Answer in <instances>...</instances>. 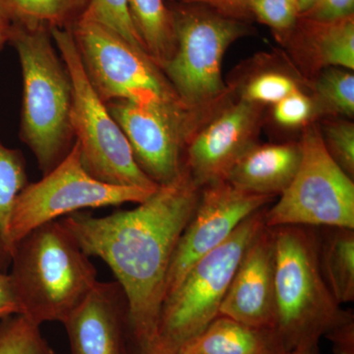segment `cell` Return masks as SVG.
Masks as SVG:
<instances>
[{
	"instance_id": "6da1fadb",
	"label": "cell",
	"mask_w": 354,
	"mask_h": 354,
	"mask_svg": "<svg viewBox=\"0 0 354 354\" xmlns=\"http://www.w3.org/2000/svg\"><path fill=\"white\" fill-rule=\"evenodd\" d=\"M201 190L183 165L180 176L136 208L106 216L80 211L60 218L88 257L109 266L124 291L136 348L155 346L172 256Z\"/></svg>"
},
{
	"instance_id": "7a4b0ae2",
	"label": "cell",
	"mask_w": 354,
	"mask_h": 354,
	"mask_svg": "<svg viewBox=\"0 0 354 354\" xmlns=\"http://www.w3.org/2000/svg\"><path fill=\"white\" fill-rule=\"evenodd\" d=\"M9 272L23 315L64 324L97 283V272L62 221L34 228L14 245Z\"/></svg>"
},
{
	"instance_id": "3957f363",
	"label": "cell",
	"mask_w": 354,
	"mask_h": 354,
	"mask_svg": "<svg viewBox=\"0 0 354 354\" xmlns=\"http://www.w3.org/2000/svg\"><path fill=\"white\" fill-rule=\"evenodd\" d=\"M19 57L23 78L20 137L48 174L73 147V86L50 31L14 23L9 41Z\"/></svg>"
},
{
	"instance_id": "277c9868",
	"label": "cell",
	"mask_w": 354,
	"mask_h": 354,
	"mask_svg": "<svg viewBox=\"0 0 354 354\" xmlns=\"http://www.w3.org/2000/svg\"><path fill=\"white\" fill-rule=\"evenodd\" d=\"M274 235V324L283 351L320 341L344 310L319 262V239L309 227H271Z\"/></svg>"
},
{
	"instance_id": "5b68a950",
	"label": "cell",
	"mask_w": 354,
	"mask_h": 354,
	"mask_svg": "<svg viewBox=\"0 0 354 354\" xmlns=\"http://www.w3.org/2000/svg\"><path fill=\"white\" fill-rule=\"evenodd\" d=\"M171 9L176 50L160 70L184 106L215 113L232 97V88L225 87L221 76L223 57L251 28L246 21L200 4L176 3Z\"/></svg>"
},
{
	"instance_id": "8992f818",
	"label": "cell",
	"mask_w": 354,
	"mask_h": 354,
	"mask_svg": "<svg viewBox=\"0 0 354 354\" xmlns=\"http://www.w3.org/2000/svg\"><path fill=\"white\" fill-rule=\"evenodd\" d=\"M263 208L242 221L232 235L191 267L165 298L151 353L176 354L216 317L237 265L247 247L265 227ZM143 351V349H142Z\"/></svg>"
},
{
	"instance_id": "52a82bcc",
	"label": "cell",
	"mask_w": 354,
	"mask_h": 354,
	"mask_svg": "<svg viewBox=\"0 0 354 354\" xmlns=\"http://www.w3.org/2000/svg\"><path fill=\"white\" fill-rule=\"evenodd\" d=\"M50 31L73 86L71 124L84 169L102 183L157 190L158 186L141 171L124 133L88 82L71 30Z\"/></svg>"
},
{
	"instance_id": "ba28073f",
	"label": "cell",
	"mask_w": 354,
	"mask_h": 354,
	"mask_svg": "<svg viewBox=\"0 0 354 354\" xmlns=\"http://www.w3.org/2000/svg\"><path fill=\"white\" fill-rule=\"evenodd\" d=\"M299 143V167L279 201L266 211V227L354 230L353 179L330 158L319 124H307Z\"/></svg>"
},
{
	"instance_id": "9c48e42d",
	"label": "cell",
	"mask_w": 354,
	"mask_h": 354,
	"mask_svg": "<svg viewBox=\"0 0 354 354\" xmlns=\"http://www.w3.org/2000/svg\"><path fill=\"white\" fill-rule=\"evenodd\" d=\"M70 30L88 82L104 104L179 100L150 57L106 26L82 16Z\"/></svg>"
},
{
	"instance_id": "30bf717a",
	"label": "cell",
	"mask_w": 354,
	"mask_h": 354,
	"mask_svg": "<svg viewBox=\"0 0 354 354\" xmlns=\"http://www.w3.org/2000/svg\"><path fill=\"white\" fill-rule=\"evenodd\" d=\"M156 191V190H155ZM155 191L111 185L84 169L78 145L41 180L29 183L14 203L9 234L13 246L34 228L84 209L146 201Z\"/></svg>"
},
{
	"instance_id": "8fae6325",
	"label": "cell",
	"mask_w": 354,
	"mask_h": 354,
	"mask_svg": "<svg viewBox=\"0 0 354 354\" xmlns=\"http://www.w3.org/2000/svg\"><path fill=\"white\" fill-rule=\"evenodd\" d=\"M106 106L124 133L137 165L158 186L180 176L188 142L216 113L192 111L179 100L151 104L118 100Z\"/></svg>"
},
{
	"instance_id": "7c38bea8",
	"label": "cell",
	"mask_w": 354,
	"mask_h": 354,
	"mask_svg": "<svg viewBox=\"0 0 354 354\" xmlns=\"http://www.w3.org/2000/svg\"><path fill=\"white\" fill-rule=\"evenodd\" d=\"M274 199L237 189L225 180L202 187L197 208L172 256L165 299L197 261L227 241L242 221Z\"/></svg>"
},
{
	"instance_id": "4fadbf2b",
	"label": "cell",
	"mask_w": 354,
	"mask_h": 354,
	"mask_svg": "<svg viewBox=\"0 0 354 354\" xmlns=\"http://www.w3.org/2000/svg\"><path fill=\"white\" fill-rule=\"evenodd\" d=\"M265 106L225 102L198 128L184 151L183 165L200 186L225 180L237 160L257 143Z\"/></svg>"
},
{
	"instance_id": "5bb4252c",
	"label": "cell",
	"mask_w": 354,
	"mask_h": 354,
	"mask_svg": "<svg viewBox=\"0 0 354 354\" xmlns=\"http://www.w3.org/2000/svg\"><path fill=\"white\" fill-rule=\"evenodd\" d=\"M276 248L271 227L256 235L242 255L220 307V315L272 330L274 324Z\"/></svg>"
},
{
	"instance_id": "9a60e30c",
	"label": "cell",
	"mask_w": 354,
	"mask_h": 354,
	"mask_svg": "<svg viewBox=\"0 0 354 354\" xmlns=\"http://www.w3.org/2000/svg\"><path fill=\"white\" fill-rule=\"evenodd\" d=\"M64 325L71 354H128L127 299L116 281H97Z\"/></svg>"
},
{
	"instance_id": "2e32d148",
	"label": "cell",
	"mask_w": 354,
	"mask_h": 354,
	"mask_svg": "<svg viewBox=\"0 0 354 354\" xmlns=\"http://www.w3.org/2000/svg\"><path fill=\"white\" fill-rule=\"evenodd\" d=\"M304 71L317 74L328 67L354 69V15L334 21L300 15L285 43Z\"/></svg>"
},
{
	"instance_id": "e0dca14e",
	"label": "cell",
	"mask_w": 354,
	"mask_h": 354,
	"mask_svg": "<svg viewBox=\"0 0 354 354\" xmlns=\"http://www.w3.org/2000/svg\"><path fill=\"white\" fill-rule=\"evenodd\" d=\"M300 160L299 142L256 143L235 162L225 181L245 192L281 196L297 174Z\"/></svg>"
},
{
	"instance_id": "ac0fdd59",
	"label": "cell",
	"mask_w": 354,
	"mask_h": 354,
	"mask_svg": "<svg viewBox=\"0 0 354 354\" xmlns=\"http://www.w3.org/2000/svg\"><path fill=\"white\" fill-rule=\"evenodd\" d=\"M272 330L257 329L227 316H218L176 354H278Z\"/></svg>"
},
{
	"instance_id": "d6986e66",
	"label": "cell",
	"mask_w": 354,
	"mask_h": 354,
	"mask_svg": "<svg viewBox=\"0 0 354 354\" xmlns=\"http://www.w3.org/2000/svg\"><path fill=\"white\" fill-rule=\"evenodd\" d=\"M327 228L319 242V262L328 288L339 305L354 300V230Z\"/></svg>"
},
{
	"instance_id": "ffe728a7",
	"label": "cell",
	"mask_w": 354,
	"mask_h": 354,
	"mask_svg": "<svg viewBox=\"0 0 354 354\" xmlns=\"http://www.w3.org/2000/svg\"><path fill=\"white\" fill-rule=\"evenodd\" d=\"M130 14L147 55L162 67L176 50L174 15L165 0H128Z\"/></svg>"
},
{
	"instance_id": "44dd1931",
	"label": "cell",
	"mask_w": 354,
	"mask_h": 354,
	"mask_svg": "<svg viewBox=\"0 0 354 354\" xmlns=\"http://www.w3.org/2000/svg\"><path fill=\"white\" fill-rule=\"evenodd\" d=\"M29 183L23 153L0 142V272H2L8 271L12 260L14 246L9 227L14 203Z\"/></svg>"
},
{
	"instance_id": "7402d4cb",
	"label": "cell",
	"mask_w": 354,
	"mask_h": 354,
	"mask_svg": "<svg viewBox=\"0 0 354 354\" xmlns=\"http://www.w3.org/2000/svg\"><path fill=\"white\" fill-rule=\"evenodd\" d=\"M14 23L26 27L70 29L82 17L88 0H0Z\"/></svg>"
},
{
	"instance_id": "603a6c76",
	"label": "cell",
	"mask_w": 354,
	"mask_h": 354,
	"mask_svg": "<svg viewBox=\"0 0 354 354\" xmlns=\"http://www.w3.org/2000/svg\"><path fill=\"white\" fill-rule=\"evenodd\" d=\"M311 97L315 118H349L354 114V75L353 70L328 67L316 74Z\"/></svg>"
},
{
	"instance_id": "cb8c5ba5",
	"label": "cell",
	"mask_w": 354,
	"mask_h": 354,
	"mask_svg": "<svg viewBox=\"0 0 354 354\" xmlns=\"http://www.w3.org/2000/svg\"><path fill=\"white\" fill-rule=\"evenodd\" d=\"M0 354H57L44 339L41 327L23 315L0 322Z\"/></svg>"
},
{
	"instance_id": "d4e9b609",
	"label": "cell",
	"mask_w": 354,
	"mask_h": 354,
	"mask_svg": "<svg viewBox=\"0 0 354 354\" xmlns=\"http://www.w3.org/2000/svg\"><path fill=\"white\" fill-rule=\"evenodd\" d=\"M301 85L299 79L285 71L266 70L249 79L241 88L239 97L259 106H274L292 93L302 90Z\"/></svg>"
},
{
	"instance_id": "484cf974",
	"label": "cell",
	"mask_w": 354,
	"mask_h": 354,
	"mask_svg": "<svg viewBox=\"0 0 354 354\" xmlns=\"http://www.w3.org/2000/svg\"><path fill=\"white\" fill-rule=\"evenodd\" d=\"M82 16L106 26L147 55L145 46L133 23L128 0H88L87 9Z\"/></svg>"
},
{
	"instance_id": "4316f807",
	"label": "cell",
	"mask_w": 354,
	"mask_h": 354,
	"mask_svg": "<svg viewBox=\"0 0 354 354\" xmlns=\"http://www.w3.org/2000/svg\"><path fill=\"white\" fill-rule=\"evenodd\" d=\"M330 158L351 179L354 176V124L348 118H323L319 123Z\"/></svg>"
},
{
	"instance_id": "83f0119b",
	"label": "cell",
	"mask_w": 354,
	"mask_h": 354,
	"mask_svg": "<svg viewBox=\"0 0 354 354\" xmlns=\"http://www.w3.org/2000/svg\"><path fill=\"white\" fill-rule=\"evenodd\" d=\"M248 12L272 30L281 44L285 43L300 17L295 0H248Z\"/></svg>"
},
{
	"instance_id": "f1b7e54d",
	"label": "cell",
	"mask_w": 354,
	"mask_h": 354,
	"mask_svg": "<svg viewBox=\"0 0 354 354\" xmlns=\"http://www.w3.org/2000/svg\"><path fill=\"white\" fill-rule=\"evenodd\" d=\"M274 120L281 127H306L315 120V108L311 95L299 90L274 104Z\"/></svg>"
},
{
	"instance_id": "f546056e",
	"label": "cell",
	"mask_w": 354,
	"mask_h": 354,
	"mask_svg": "<svg viewBox=\"0 0 354 354\" xmlns=\"http://www.w3.org/2000/svg\"><path fill=\"white\" fill-rule=\"evenodd\" d=\"M324 337L330 339L335 354H354V316L344 310L342 316L326 332Z\"/></svg>"
},
{
	"instance_id": "4dcf8cb0",
	"label": "cell",
	"mask_w": 354,
	"mask_h": 354,
	"mask_svg": "<svg viewBox=\"0 0 354 354\" xmlns=\"http://www.w3.org/2000/svg\"><path fill=\"white\" fill-rule=\"evenodd\" d=\"M354 0H317L305 18L319 21H334L354 15Z\"/></svg>"
},
{
	"instance_id": "1f68e13d",
	"label": "cell",
	"mask_w": 354,
	"mask_h": 354,
	"mask_svg": "<svg viewBox=\"0 0 354 354\" xmlns=\"http://www.w3.org/2000/svg\"><path fill=\"white\" fill-rule=\"evenodd\" d=\"M171 1L176 3L200 4V6H208L223 15L246 21V22L251 18L247 7L248 0H171Z\"/></svg>"
},
{
	"instance_id": "d6a6232c",
	"label": "cell",
	"mask_w": 354,
	"mask_h": 354,
	"mask_svg": "<svg viewBox=\"0 0 354 354\" xmlns=\"http://www.w3.org/2000/svg\"><path fill=\"white\" fill-rule=\"evenodd\" d=\"M21 314L22 310L10 276L7 272H0V322L8 317Z\"/></svg>"
},
{
	"instance_id": "836d02e7",
	"label": "cell",
	"mask_w": 354,
	"mask_h": 354,
	"mask_svg": "<svg viewBox=\"0 0 354 354\" xmlns=\"http://www.w3.org/2000/svg\"><path fill=\"white\" fill-rule=\"evenodd\" d=\"M14 21L4 6L0 2V50L10 41Z\"/></svg>"
},
{
	"instance_id": "e575fe53",
	"label": "cell",
	"mask_w": 354,
	"mask_h": 354,
	"mask_svg": "<svg viewBox=\"0 0 354 354\" xmlns=\"http://www.w3.org/2000/svg\"><path fill=\"white\" fill-rule=\"evenodd\" d=\"M278 354H319V342L304 344L290 351H281Z\"/></svg>"
},
{
	"instance_id": "d590c367",
	"label": "cell",
	"mask_w": 354,
	"mask_h": 354,
	"mask_svg": "<svg viewBox=\"0 0 354 354\" xmlns=\"http://www.w3.org/2000/svg\"><path fill=\"white\" fill-rule=\"evenodd\" d=\"M316 1L317 0H295L298 9H299L300 11V15L307 12V11L316 3Z\"/></svg>"
},
{
	"instance_id": "8d00e7d4",
	"label": "cell",
	"mask_w": 354,
	"mask_h": 354,
	"mask_svg": "<svg viewBox=\"0 0 354 354\" xmlns=\"http://www.w3.org/2000/svg\"><path fill=\"white\" fill-rule=\"evenodd\" d=\"M135 354H158V353H151V351H142V349L136 348V353H135Z\"/></svg>"
}]
</instances>
